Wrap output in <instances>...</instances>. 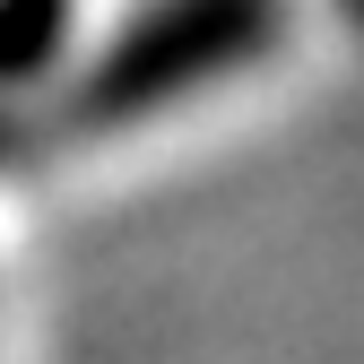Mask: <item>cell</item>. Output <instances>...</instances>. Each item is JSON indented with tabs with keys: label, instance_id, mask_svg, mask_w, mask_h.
<instances>
[{
	"label": "cell",
	"instance_id": "6da1fadb",
	"mask_svg": "<svg viewBox=\"0 0 364 364\" xmlns=\"http://www.w3.org/2000/svg\"><path fill=\"white\" fill-rule=\"evenodd\" d=\"M269 43H278V0H156L148 18H130L87 61L70 113L87 130L148 122L182 96H200V87H217L225 70H243Z\"/></svg>",
	"mask_w": 364,
	"mask_h": 364
},
{
	"label": "cell",
	"instance_id": "7a4b0ae2",
	"mask_svg": "<svg viewBox=\"0 0 364 364\" xmlns=\"http://www.w3.org/2000/svg\"><path fill=\"white\" fill-rule=\"evenodd\" d=\"M70 43V0H0V87H26Z\"/></svg>",
	"mask_w": 364,
	"mask_h": 364
}]
</instances>
